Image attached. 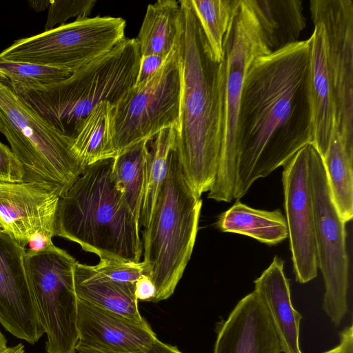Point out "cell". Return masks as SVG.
Wrapping results in <instances>:
<instances>
[{"mask_svg":"<svg viewBox=\"0 0 353 353\" xmlns=\"http://www.w3.org/2000/svg\"><path fill=\"white\" fill-rule=\"evenodd\" d=\"M310 50V38L299 41L258 57L248 70L236 121L234 199L313 143Z\"/></svg>","mask_w":353,"mask_h":353,"instance_id":"6da1fadb","label":"cell"},{"mask_svg":"<svg viewBox=\"0 0 353 353\" xmlns=\"http://www.w3.org/2000/svg\"><path fill=\"white\" fill-rule=\"evenodd\" d=\"M179 1L181 99L176 145L188 179L201 197L214 181L224 141L225 68L223 60L214 59L190 0Z\"/></svg>","mask_w":353,"mask_h":353,"instance_id":"7a4b0ae2","label":"cell"},{"mask_svg":"<svg viewBox=\"0 0 353 353\" xmlns=\"http://www.w3.org/2000/svg\"><path fill=\"white\" fill-rule=\"evenodd\" d=\"M112 161L85 168L61 194L54 236L74 242L99 259L139 262L143 251L141 228L114 188Z\"/></svg>","mask_w":353,"mask_h":353,"instance_id":"3957f363","label":"cell"},{"mask_svg":"<svg viewBox=\"0 0 353 353\" xmlns=\"http://www.w3.org/2000/svg\"><path fill=\"white\" fill-rule=\"evenodd\" d=\"M201 206L175 143L152 220L142 231L143 262L156 289L152 302L170 298L181 279L196 241Z\"/></svg>","mask_w":353,"mask_h":353,"instance_id":"277c9868","label":"cell"},{"mask_svg":"<svg viewBox=\"0 0 353 353\" xmlns=\"http://www.w3.org/2000/svg\"><path fill=\"white\" fill-rule=\"evenodd\" d=\"M140 57L137 40L125 38L68 78L21 97L54 127L71 136L95 106L105 101L114 105L134 86Z\"/></svg>","mask_w":353,"mask_h":353,"instance_id":"5b68a950","label":"cell"},{"mask_svg":"<svg viewBox=\"0 0 353 353\" xmlns=\"http://www.w3.org/2000/svg\"><path fill=\"white\" fill-rule=\"evenodd\" d=\"M1 132L23 170L22 181L59 188L63 194L83 171L63 133L0 81Z\"/></svg>","mask_w":353,"mask_h":353,"instance_id":"8992f818","label":"cell"},{"mask_svg":"<svg viewBox=\"0 0 353 353\" xmlns=\"http://www.w3.org/2000/svg\"><path fill=\"white\" fill-rule=\"evenodd\" d=\"M225 77V131L220 162L208 197L217 201L234 199L236 155L235 136L241 92L245 74L258 57L272 52L263 41L248 0H241L223 41Z\"/></svg>","mask_w":353,"mask_h":353,"instance_id":"52a82bcc","label":"cell"},{"mask_svg":"<svg viewBox=\"0 0 353 353\" xmlns=\"http://www.w3.org/2000/svg\"><path fill=\"white\" fill-rule=\"evenodd\" d=\"M76 263L72 256L53 243L38 252L26 250L25 268L47 336V353L77 352Z\"/></svg>","mask_w":353,"mask_h":353,"instance_id":"ba28073f","label":"cell"},{"mask_svg":"<svg viewBox=\"0 0 353 353\" xmlns=\"http://www.w3.org/2000/svg\"><path fill=\"white\" fill-rule=\"evenodd\" d=\"M121 17L76 19L37 35L14 41L0 59L27 62L74 72L105 54L125 39Z\"/></svg>","mask_w":353,"mask_h":353,"instance_id":"9c48e42d","label":"cell"},{"mask_svg":"<svg viewBox=\"0 0 353 353\" xmlns=\"http://www.w3.org/2000/svg\"><path fill=\"white\" fill-rule=\"evenodd\" d=\"M181 99L178 41L165 63L150 80L134 86L113 105V139L117 154L139 141L152 140L163 129L177 130Z\"/></svg>","mask_w":353,"mask_h":353,"instance_id":"30bf717a","label":"cell"},{"mask_svg":"<svg viewBox=\"0 0 353 353\" xmlns=\"http://www.w3.org/2000/svg\"><path fill=\"white\" fill-rule=\"evenodd\" d=\"M308 181L312 196L318 268L325 283L323 309L335 326L348 312L349 259L345 223L333 203L321 156L310 143Z\"/></svg>","mask_w":353,"mask_h":353,"instance_id":"8fae6325","label":"cell"},{"mask_svg":"<svg viewBox=\"0 0 353 353\" xmlns=\"http://www.w3.org/2000/svg\"><path fill=\"white\" fill-rule=\"evenodd\" d=\"M312 21L323 30L325 57L336 104V123L353 159V1L312 0Z\"/></svg>","mask_w":353,"mask_h":353,"instance_id":"7c38bea8","label":"cell"},{"mask_svg":"<svg viewBox=\"0 0 353 353\" xmlns=\"http://www.w3.org/2000/svg\"><path fill=\"white\" fill-rule=\"evenodd\" d=\"M310 143L283 166L284 208L296 281L306 283L317 276L314 209L308 181Z\"/></svg>","mask_w":353,"mask_h":353,"instance_id":"4fadbf2b","label":"cell"},{"mask_svg":"<svg viewBox=\"0 0 353 353\" xmlns=\"http://www.w3.org/2000/svg\"><path fill=\"white\" fill-rule=\"evenodd\" d=\"M26 250L0 229V323L33 345L45 332L25 268Z\"/></svg>","mask_w":353,"mask_h":353,"instance_id":"5bb4252c","label":"cell"},{"mask_svg":"<svg viewBox=\"0 0 353 353\" xmlns=\"http://www.w3.org/2000/svg\"><path fill=\"white\" fill-rule=\"evenodd\" d=\"M63 194L38 182L0 181V228L26 248L33 236L52 238L56 211Z\"/></svg>","mask_w":353,"mask_h":353,"instance_id":"9a60e30c","label":"cell"},{"mask_svg":"<svg viewBox=\"0 0 353 353\" xmlns=\"http://www.w3.org/2000/svg\"><path fill=\"white\" fill-rule=\"evenodd\" d=\"M77 346L116 353L148 349L158 339L144 319L136 321L78 299Z\"/></svg>","mask_w":353,"mask_h":353,"instance_id":"2e32d148","label":"cell"},{"mask_svg":"<svg viewBox=\"0 0 353 353\" xmlns=\"http://www.w3.org/2000/svg\"><path fill=\"white\" fill-rule=\"evenodd\" d=\"M213 353H281L278 336L259 294L241 299L216 325Z\"/></svg>","mask_w":353,"mask_h":353,"instance_id":"e0dca14e","label":"cell"},{"mask_svg":"<svg viewBox=\"0 0 353 353\" xmlns=\"http://www.w3.org/2000/svg\"><path fill=\"white\" fill-rule=\"evenodd\" d=\"M284 261L275 256L254 281V290L262 300L278 336L283 353H303L299 343L302 315L292 305Z\"/></svg>","mask_w":353,"mask_h":353,"instance_id":"ac0fdd59","label":"cell"},{"mask_svg":"<svg viewBox=\"0 0 353 353\" xmlns=\"http://www.w3.org/2000/svg\"><path fill=\"white\" fill-rule=\"evenodd\" d=\"M310 39V90L313 114V145L323 158L329 146L336 122V104L325 57L323 27L312 21Z\"/></svg>","mask_w":353,"mask_h":353,"instance_id":"d6986e66","label":"cell"},{"mask_svg":"<svg viewBox=\"0 0 353 353\" xmlns=\"http://www.w3.org/2000/svg\"><path fill=\"white\" fill-rule=\"evenodd\" d=\"M74 279L77 299L136 321L144 319L139 310L134 285L112 281L92 265L77 261Z\"/></svg>","mask_w":353,"mask_h":353,"instance_id":"ffe728a7","label":"cell"},{"mask_svg":"<svg viewBox=\"0 0 353 353\" xmlns=\"http://www.w3.org/2000/svg\"><path fill=\"white\" fill-rule=\"evenodd\" d=\"M263 41L274 52L299 41L306 26L300 0H248Z\"/></svg>","mask_w":353,"mask_h":353,"instance_id":"44dd1931","label":"cell"},{"mask_svg":"<svg viewBox=\"0 0 353 353\" xmlns=\"http://www.w3.org/2000/svg\"><path fill=\"white\" fill-rule=\"evenodd\" d=\"M112 108L113 105L107 101L98 104L71 135L72 152L83 169L117 156L113 139Z\"/></svg>","mask_w":353,"mask_h":353,"instance_id":"7402d4cb","label":"cell"},{"mask_svg":"<svg viewBox=\"0 0 353 353\" xmlns=\"http://www.w3.org/2000/svg\"><path fill=\"white\" fill-rule=\"evenodd\" d=\"M150 141L145 139L131 145L113 159L112 165L114 188L123 204L139 224L145 192Z\"/></svg>","mask_w":353,"mask_h":353,"instance_id":"603a6c76","label":"cell"},{"mask_svg":"<svg viewBox=\"0 0 353 353\" xmlns=\"http://www.w3.org/2000/svg\"><path fill=\"white\" fill-rule=\"evenodd\" d=\"M216 225L222 232L248 236L268 245H276L288 238L286 219L280 210L254 209L238 199L220 214Z\"/></svg>","mask_w":353,"mask_h":353,"instance_id":"cb8c5ba5","label":"cell"},{"mask_svg":"<svg viewBox=\"0 0 353 353\" xmlns=\"http://www.w3.org/2000/svg\"><path fill=\"white\" fill-rule=\"evenodd\" d=\"M181 30L179 1L159 0L149 4L136 38L141 55L168 56L178 43Z\"/></svg>","mask_w":353,"mask_h":353,"instance_id":"d4e9b609","label":"cell"},{"mask_svg":"<svg viewBox=\"0 0 353 353\" xmlns=\"http://www.w3.org/2000/svg\"><path fill=\"white\" fill-rule=\"evenodd\" d=\"M322 159L333 203L341 219L347 223L353 216V159L344 149L336 122Z\"/></svg>","mask_w":353,"mask_h":353,"instance_id":"484cf974","label":"cell"},{"mask_svg":"<svg viewBox=\"0 0 353 353\" xmlns=\"http://www.w3.org/2000/svg\"><path fill=\"white\" fill-rule=\"evenodd\" d=\"M176 128L161 130L152 140L146 173L145 192L139 225L146 230L152 220L161 188L167 176L170 154L175 145Z\"/></svg>","mask_w":353,"mask_h":353,"instance_id":"4316f807","label":"cell"},{"mask_svg":"<svg viewBox=\"0 0 353 353\" xmlns=\"http://www.w3.org/2000/svg\"><path fill=\"white\" fill-rule=\"evenodd\" d=\"M72 73L62 68L0 59V81L19 96L56 84Z\"/></svg>","mask_w":353,"mask_h":353,"instance_id":"83f0119b","label":"cell"},{"mask_svg":"<svg viewBox=\"0 0 353 353\" xmlns=\"http://www.w3.org/2000/svg\"><path fill=\"white\" fill-rule=\"evenodd\" d=\"M241 0H190L214 59L223 58V41Z\"/></svg>","mask_w":353,"mask_h":353,"instance_id":"f1b7e54d","label":"cell"},{"mask_svg":"<svg viewBox=\"0 0 353 353\" xmlns=\"http://www.w3.org/2000/svg\"><path fill=\"white\" fill-rule=\"evenodd\" d=\"M95 0H51L44 31L51 30L57 24H64L70 18L85 19L90 14Z\"/></svg>","mask_w":353,"mask_h":353,"instance_id":"f546056e","label":"cell"},{"mask_svg":"<svg viewBox=\"0 0 353 353\" xmlns=\"http://www.w3.org/2000/svg\"><path fill=\"white\" fill-rule=\"evenodd\" d=\"M92 267L97 272L112 281L134 285L142 275H147L143 261L100 259L99 263Z\"/></svg>","mask_w":353,"mask_h":353,"instance_id":"4dcf8cb0","label":"cell"},{"mask_svg":"<svg viewBox=\"0 0 353 353\" xmlns=\"http://www.w3.org/2000/svg\"><path fill=\"white\" fill-rule=\"evenodd\" d=\"M23 170L20 163L7 145L0 142V181L21 182Z\"/></svg>","mask_w":353,"mask_h":353,"instance_id":"1f68e13d","label":"cell"},{"mask_svg":"<svg viewBox=\"0 0 353 353\" xmlns=\"http://www.w3.org/2000/svg\"><path fill=\"white\" fill-rule=\"evenodd\" d=\"M169 55L167 57L159 54L141 55L139 68L134 86H140L150 80L163 66Z\"/></svg>","mask_w":353,"mask_h":353,"instance_id":"d6a6232c","label":"cell"},{"mask_svg":"<svg viewBox=\"0 0 353 353\" xmlns=\"http://www.w3.org/2000/svg\"><path fill=\"white\" fill-rule=\"evenodd\" d=\"M79 353H116L106 350H97L85 347H76ZM133 353H182L176 346L165 343L157 339L148 349L139 350Z\"/></svg>","mask_w":353,"mask_h":353,"instance_id":"836d02e7","label":"cell"},{"mask_svg":"<svg viewBox=\"0 0 353 353\" xmlns=\"http://www.w3.org/2000/svg\"><path fill=\"white\" fill-rule=\"evenodd\" d=\"M156 295V289L150 277L142 275L135 283L134 296L137 301H153Z\"/></svg>","mask_w":353,"mask_h":353,"instance_id":"e575fe53","label":"cell"},{"mask_svg":"<svg viewBox=\"0 0 353 353\" xmlns=\"http://www.w3.org/2000/svg\"><path fill=\"white\" fill-rule=\"evenodd\" d=\"M52 239L43 234H35L28 243V248L27 250L38 252L44 250L53 243Z\"/></svg>","mask_w":353,"mask_h":353,"instance_id":"d590c367","label":"cell"},{"mask_svg":"<svg viewBox=\"0 0 353 353\" xmlns=\"http://www.w3.org/2000/svg\"><path fill=\"white\" fill-rule=\"evenodd\" d=\"M341 353H353V327H345L339 334Z\"/></svg>","mask_w":353,"mask_h":353,"instance_id":"8d00e7d4","label":"cell"},{"mask_svg":"<svg viewBox=\"0 0 353 353\" xmlns=\"http://www.w3.org/2000/svg\"><path fill=\"white\" fill-rule=\"evenodd\" d=\"M30 6L36 11H42L48 8L51 3V0L43 1H28Z\"/></svg>","mask_w":353,"mask_h":353,"instance_id":"74e56055","label":"cell"},{"mask_svg":"<svg viewBox=\"0 0 353 353\" xmlns=\"http://www.w3.org/2000/svg\"><path fill=\"white\" fill-rule=\"evenodd\" d=\"M2 353H25L24 346L19 343L14 346L8 347V349Z\"/></svg>","mask_w":353,"mask_h":353,"instance_id":"f35d334b","label":"cell"},{"mask_svg":"<svg viewBox=\"0 0 353 353\" xmlns=\"http://www.w3.org/2000/svg\"><path fill=\"white\" fill-rule=\"evenodd\" d=\"M7 340L0 330V353L3 352L8 349Z\"/></svg>","mask_w":353,"mask_h":353,"instance_id":"ab89813d","label":"cell"},{"mask_svg":"<svg viewBox=\"0 0 353 353\" xmlns=\"http://www.w3.org/2000/svg\"><path fill=\"white\" fill-rule=\"evenodd\" d=\"M323 353H341V347L340 345L334 347L332 349H330L326 352H324Z\"/></svg>","mask_w":353,"mask_h":353,"instance_id":"60d3db41","label":"cell"},{"mask_svg":"<svg viewBox=\"0 0 353 353\" xmlns=\"http://www.w3.org/2000/svg\"><path fill=\"white\" fill-rule=\"evenodd\" d=\"M0 129H1V121H0Z\"/></svg>","mask_w":353,"mask_h":353,"instance_id":"b9f144b4","label":"cell"},{"mask_svg":"<svg viewBox=\"0 0 353 353\" xmlns=\"http://www.w3.org/2000/svg\"><path fill=\"white\" fill-rule=\"evenodd\" d=\"M0 229H1V228H0Z\"/></svg>","mask_w":353,"mask_h":353,"instance_id":"7bdbcfd3","label":"cell"}]
</instances>
